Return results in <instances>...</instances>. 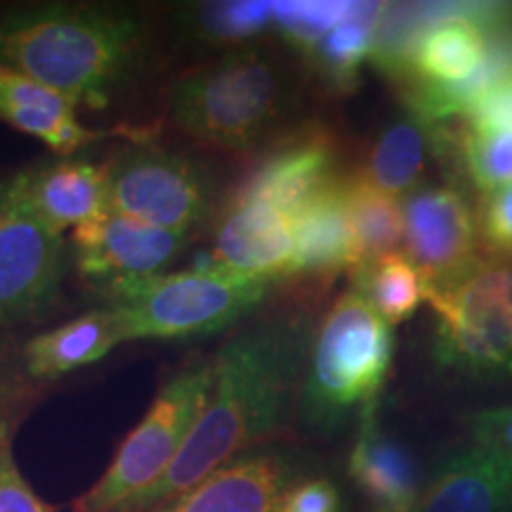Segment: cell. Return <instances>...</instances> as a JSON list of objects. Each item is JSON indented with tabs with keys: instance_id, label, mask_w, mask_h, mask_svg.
I'll use <instances>...</instances> for the list:
<instances>
[{
	"instance_id": "cell-14",
	"label": "cell",
	"mask_w": 512,
	"mask_h": 512,
	"mask_svg": "<svg viewBox=\"0 0 512 512\" xmlns=\"http://www.w3.org/2000/svg\"><path fill=\"white\" fill-rule=\"evenodd\" d=\"M415 512H512V456L477 441L451 453Z\"/></svg>"
},
{
	"instance_id": "cell-24",
	"label": "cell",
	"mask_w": 512,
	"mask_h": 512,
	"mask_svg": "<svg viewBox=\"0 0 512 512\" xmlns=\"http://www.w3.org/2000/svg\"><path fill=\"white\" fill-rule=\"evenodd\" d=\"M382 15V5L351 3L349 15L311 48L318 67H323L337 83L354 79L361 62L375 53Z\"/></svg>"
},
{
	"instance_id": "cell-6",
	"label": "cell",
	"mask_w": 512,
	"mask_h": 512,
	"mask_svg": "<svg viewBox=\"0 0 512 512\" xmlns=\"http://www.w3.org/2000/svg\"><path fill=\"white\" fill-rule=\"evenodd\" d=\"M392 330L361 292L337 299L318 330L306 411L313 420H335L354 406H373L392 363Z\"/></svg>"
},
{
	"instance_id": "cell-30",
	"label": "cell",
	"mask_w": 512,
	"mask_h": 512,
	"mask_svg": "<svg viewBox=\"0 0 512 512\" xmlns=\"http://www.w3.org/2000/svg\"><path fill=\"white\" fill-rule=\"evenodd\" d=\"M337 486L325 477H309V479H294L287 486L285 494L280 496V503L275 512H339Z\"/></svg>"
},
{
	"instance_id": "cell-7",
	"label": "cell",
	"mask_w": 512,
	"mask_h": 512,
	"mask_svg": "<svg viewBox=\"0 0 512 512\" xmlns=\"http://www.w3.org/2000/svg\"><path fill=\"white\" fill-rule=\"evenodd\" d=\"M439 320V354L465 370L512 375V268L472 264L446 283L427 285Z\"/></svg>"
},
{
	"instance_id": "cell-4",
	"label": "cell",
	"mask_w": 512,
	"mask_h": 512,
	"mask_svg": "<svg viewBox=\"0 0 512 512\" xmlns=\"http://www.w3.org/2000/svg\"><path fill=\"white\" fill-rule=\"evenodd\" d=\"M283 107V76L259 50H238L192 69L171 91L176 126L204 145L235 155L259 147Z\"/></svg>"
},
{
	"instance_id": "cell-29",
	"label": "cell",
	"mask_w": 512,
	"mask_h": 512,
	"mask_svg": "<svg viewBox=\"0 0 512 512\" xmlns=\"http://www.w3.org/2000/svg\"><path fill=\"white\" fill-rule=\"evenodd\" d=\"M10 437L12 432H0V512H55L19 472Z\"/></svg>"
},
{
	"instance_id": "cell-17",
	"label": "cell",
	"mask_w": 512,
	"mask_h": 512,
	"mask_svg": "<svg viewBox=\"0 0 512 512\" xmlns=\"http://www.w3.org/2000/svg\"><path fill=\"white\" fill-rule=\"evenodd\" d=\"M358 254L344 181H332L294 216V261L290 275L325 278L344 268L356 271Z\"/></svg>"
},
{
	"instance_id": "cell-20",
	"label": "cell",
	"mask_w": 512,
	"mask_h": 512,
	"mask_svg": "<svg viewBox=\"0 0 512 512\" xmlns=\"http://www.w3.org/2000/svg\"><path fill=\"white\" fill-rule=\"evenodd\" d=\"M79 102L27 74L0 64V121L50 145L60 128L76 119Z\"/></svg>"
},
{
	"instance_id": "cell-16",
	"label": "cell",
	"mask_w": 512,
	"mask_h": 512,
	"mask_svg": "<svg viewBox=\"0 0 512 512\" xmlns=\"http://www.w3.org/2000/svg\"><path fill=\"white\" fill-rule=\"evenodd\" d=\"M332 181H337L335 143L323 131H302L275 147L238 190L297 216Z\"/></svg>"
},
{
	"instance_id": "cell-33",
	"label": "cell",
	"mask_w": 512,
	"mask_h": 512,
	"mask_svg": "<svg viewBox=\"0 0 512 512\" xmlns=\"http://www.w3.org/2000/svg\"><path fill=\"white\" fill-rule=\"evenodd\" d=\"M470 437L512 456V406L484 408L470 418Z\"/></svg>"
},
{
	"instance_id": "cell-26",
	"label": "cell",
	"mask_w": 512,
	"mask_h": 512,
	"mask_svg": "<svg viewBox=\"0 0 512 512\" xmlns=\"http://www.w3.org/2000/svg\"><path fill=\"white\" fill-rule=\"evenodd\" d=\"M349 10L351 3H273V24L294 46L311 50Z\"/></svg>"
},
{
	"instance_id": "cell-27",
	"label": "cell",
	"mask_w": 512,
	"mask_h": 512,
	"mask_svg": "<svg viewBox=\"0 0 512 512\" xmlns=\"http://www.w3.org/2000/svg\"><path fill=\"white\" fill-rule=\"evenodd\" d=\"M31 384L22 361V347H17L8 335L0 330V432H12L19 413L27 408Z\"/></svg>"
},
{
	"instance_id": "cell-5",
	"label": "cell",
	"mask_w": 512,
	"mask_h": 512,
	"mask_svg": "<svg viewBox=\"0 0 512 512\" xmlns=\"http://www.w3.org/2000/svg\"><path fill=\"white\" fill-rule=\"evenodd\" d=\"M211 382L214 358H200L171 377L157 392L143 420L121 441L102 477L76 498L74 512H131L176 463L204 411Z\"/></svg>"
},
{
	"instance_id": "cell-25",
	"label": "cell",
	"mask_w": 512,
	"mask_h": 512,
	"mask_svg": "<svg viewBox=\"0 0 512 512\" xmlns=\"http://www.w3.org/2000/svg\"><path fill=\"white\" fill-rule=\"evenodd\" d=\"M460 155L479 190L494 192L512 183V126L465 119Z\"/></svg>"
},
{
	"instance_id": "cell-23",
	"label": "cell",
	"mask_w": 512,
	"mask_h": 512,
	"mask_svg": "<svg viewBox=\"0 0 512 512\" xmlns=\"http://www.w3.org/2000/svg\"><path fill=\"white\" fill-rule=\"evenodd\" d=\"M358 292L389 325L403 323L427 297V280L406 252H389L356 268Z\"/></svg>"
},
{
	"instance_id": "cell-18",
	"label": "cell",
	"mask_w": 512,
	"mask_h": 512,
	"mask_svg": "<svg viewBox=\"0 0 512 512\" xmlns=\"http://www.w3.org/2000/svg\"><path fill=\"white\" fill-rule=\"evenodd\" d=\"M126 342L121 320L112 309L91 311L31 337L22 347L24 370L34 382H50L93 366Z\"/></svg>"
},
{
	"instance_id": "cell-9",
	"label": "cell",
	"mask_w": 512,
	"mask_h": 512,
	"mask_svg": "<svg viewBox=\"0 0 512 512\" xmlns=\"http://www.w3.org/2000/svg\"><path fill=\"white\" fill-rule=\"evenodd\" d=\"M110 209L150 226L190 235L209 211V185L190 159L136 145L107 162Z\"/></svg>"
},
{
	"instance_id": "cell-19",
	"label": "cell",
	"mask_w": 512,
	"mask_h": 512,
	"mask_svg": "<svg viewBox=\"0 0 512 512\" xmlns=\"http://www.w3.org/2000/svg\"><path fill=\"white\" fill-rule=\"evenodd\" d=\"M349 475L377 512H415L418 472L408 451L380 430L373 406L366 408L349 456Z\"/></svg>"
},
{
	"instance_id": "cell-28",
	"label": "cell",
	"mask_w": 512,
	"mask_h": 512,
	"mask_svg": "<svg viewBox=\"0 0 512 512\" xmlns=\"http://www.w3.org/2000/svg\"><path fill=\"white\" fill-rule=\"evenodd\" d=\"M273 22V3H221L204 12L202 27L221 41H242Z\"/></svg>"
},
{
	"instance_id": "cell-1",
	"label": "cell",
	"mask_w": 512,
	"mask_h": 512,
	"mask_svg": "<svg viewBox=\"0 0 512 512\" xmlns=\"http://www.w3.org/2000/svg\"><path fill=\"white\" fill-rule=\"evenodd\" d=\"M304 363V328L294 318L249 325L214 356L204 411L176 463L131 512H150L271 437L283 422Z\"/></svg>"
},
{
	"instance_id": "cell-12",
	"label": "cell",
	"mask_w": 512,
	"mask_h": 512,
	"mask_svg": "<svg viewBox=\"0 0 512 512\" xmlns=\"http://www.w3.org/2000/svg\"><path fill=\"white\" fill-rule=\"evenodd\" d=\"M214 264L235 273L273 280L290 275L294 216L261 197L235 190L214 233Z\"/></svg>"
},
{
	"instance_id": "cell-3",
	"label": "cell",
	"mask_w": 512,
	"mask_h": 512,
	"mask_svg": "<svg viewBox=\"0 0 512 512\" xmlns=\"http://www.w3.org/2000/svg\"><path fill=\"white\" fill-rule=\"evenodd\" d=\"M271 280L235 273L214 261L178 273L126 280L105 287L126 342L183 339L230 328L266 299Z\"/></svg>"
},
{
	"instance_id": "cell-13",
	"label": "cell",
	"mask_w": 512,
	"mask_h": 512,
	"mask_svg": "<svg viewBox=\"0 0 512 512\" xmlns=\"http://www.w3.org/2000/svg\"><path fill=\"white\" fill-rule=\"evenodd\" d=\"M292 482L290 456L247 451L150 512H275Z\"/></svg>"
},
{
	"instance_id": "cell-8",
	"label": "cell",
	"mask_w": 512,
	"mask_h": 512,
	"mask_svg": "<svg viewBox=\"0 0 512 512\" xmlns=\"http://www.w3.org/2000/svg\"><path fill=\"white\" fill-rule=\"evenodd\" d=\"M64 275V235L31 207L15 174L0 178V330L46 318Z\"/></svg>"
},
{
	"instance_id": "cell-11",
	"label": "cell",
	"mask_w": 512,
	"mask_h": 512,
	"mask_svg": "<svg viewBox=\"0 0 512 512\" xmlns=\"http://www.w3.org/2000/svg\"><path fill=\"white\" fill-rule=\"evenodd\" d=\"M403 245L427 285L446 283L472 266L475 221L453 188H422L403 202Z\"/></svg>"
},
{
	"instance_id": "cell-15",
	"label": "cell",
	"mask_w": 512,
	"mask_h": 512,
	"mask_svg": "<svg viewBox=\"0 0 512 512\" xmlns=\"http://www.w3.org/2000/svg\"><path fill=\"white\" fill-rule=\"evenodd\" d=\"M15 176L31 207L62 235L110 209L107 164L60 159L17 171Z\"/></svg>"
},
{
	"instance_id": "cell-21",
	"label": "cell",
	"mask_w": 512,
	"mask_h": 512,
	"mask_svg": "<svg viewBox=\"0 0 512 512\" xmlns=\"http://www.w3.org/2000/svg\"><path fill=\"white\" fill-rule=\"evenodd\" d=\"M427 124L420 117H408L384 128L375 140L361 174L375 188L399 200L418 185L427 164Z\"/></svg>"
},
{
	"instance_id": "cell-32",
	"label": "cell",
	"mask_w": 512,
	"mask_h": 512,
	"mask_svg": "<svg viewBox=\"0 0 512 512\" xmlns=\"http://www.w3.org/2000/svg\"><path fill=\"white\" fill-rule=\"evenodd\" d=\"M465 119L494 126H512V67L472 102Z\"/></svg>"
},
{
	"instance_id": "cell-2",
	"label": "cell",
	"mask_w": 512,
	"mask_h": 512,
	"mask_svg": "<svg viewBox=\"0 0 512 512\" xmlns=\"http://www.w3.org/2000/svg\"><path fill=\"white\" fill-rule=\"evenodd\" d=\"M145 22L112 5H29L0 12V64L79 105L105 107L145 50Z\"/></svg>"
},
{
	"instance_id": "cell-10",
	"label": "cell",
	"mask_w": 512,
	"mask_h": 512,
	"mask_svg": "<svg viewBox=\"0 0 512 512\" xmlns=\"http://www.w3.org/2000/svg\"><path fill=\"white\" fill-rule=\"evenodd\" d=\"M188 242L174 233L107 209L98 219L72 230L74 266L102 290L126 280L159 275Z\"/></svg>"
},
{
	"instance_id": "cell-22",
	"label": "cell",
	"mask_w": 512,
	"mask_h": 512,
	"mask_svg": "<svg viewBox=\"0 0 512 512\" xmlns=\"http://www.w3.org/2000/svg\"><path fill=\"white\" fill-rule=\"evenodd\" d=\"M344 188H347V209L356 240L358 266L377 256L399 252L403 242V207L399 200L375 188L361 171L344 181Z\"/></svg>"
},
{
	"instance_id": "cell-31",
	"label": "cell",
	"mask_w": 512,
	"mask_h": 512,
	"mask_svg": "<svg viewBox=\"0 0 512 512\" xmlns=\"http://www.w3.org/2000/svg\"><path fill=\"white\" fill-rule=\"evenodd\" d=\"M482 235L486 245L501 256H512V183L486 192L482 204Z\"/></svg>"
}]
</instances>
